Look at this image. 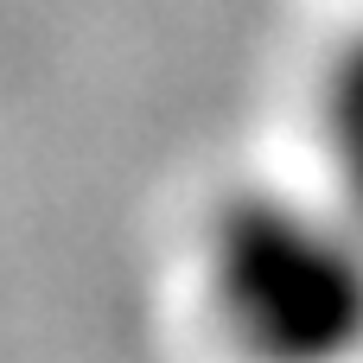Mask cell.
<instances>
[{"instance_id": "obj_1", "label": "cell", "mask_w": 363, "mask_h": 363, "mask_svg": "<svg viewBox=\"0 0 363 363\" xmlns=\"http://www.w3.org/2000/svg\"><path fill=\"white\" fill-rule=\"evenodd\" d=\"M204 300L242 363H357L363 223L345 204L236 191L204 223Z\"/></svg>"}, {"instance_id": "obj_2", "label": "cell", "mask_w": 363, "mask_h": 363, "mask_svg": "<svg viewBox=\"0 0 363 363\" xmlns=\"http://www.w3.org/2000/svg\"><path fill=\"white\" fill-rule=\"evenodd\" d=\"M319 128H325V160H332L338 204L363 223V32H351L338 45V57L325 70Z\"/></svg>"}]
</instances>
